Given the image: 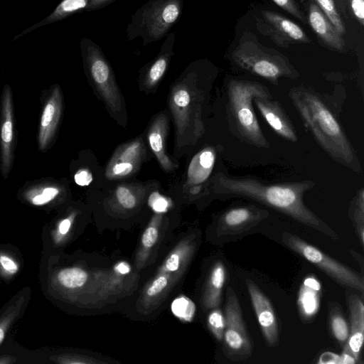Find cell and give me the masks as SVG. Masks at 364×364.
Masks as SVG:
<instances>
[{"label":"cell","mask_w":364,"mask_h":364,"mask_svg":"<svg viewBox=\"0 0 364 364\" xmlns=\"http://www.w3.org/2000/svg\"><path fill=\"white\" fill-rule=\"evenodd\" d=\"M141 272L132 262L83 256L55 270L50 278L53 294L82 314L123 311L140 287Z\"/></svg>","instance_id":"cell-1"},{"label":"cell","mask_w":364,"mask_h":364,"mask_svg":"<svg viewBox=\"0 0 364 364\" xmlns=\"http://www.w3.org/2000/svg\"><path fill=\"white\" fill-rule=\"evenodd\" d=\"M201 236L200 230L188 228L175 238L155 271L140 285L122 312L136 321L156 318L185 279L200 247Z\"/></svg>","instance_id":"cell-2"},{"label":"cell","mask_w":364,"mask_h":364,"mask_svg":"<svg viewBox=\"0 0 364 364\" xmlns=\"http://www.w3.org/2000/svg\"><path fill=\"white\" fill-rule=\"evenodd\" d=\"M315 185L311 180L269 183L252 176L219 173L213 180V190L221 197L245 198L260 203L332 239L338 240L337 234L304 203V193Z\"/></svg>","instance_id":"cell-3"},{"label":"cell","mask_w":364,"mask_h":364,"mask_svg":"<svg viewBox=\"0 0 364 364\" xmlns=\"http://www.w3.org/2000/svg\"><path fill=\"white\" fill-rule=\"evenodd\" d=\"M289 96L305 128L322 149L337 163L357 174L361 173L356 151L324 95L301 85L291 89Z\"/></svg>","instance_id":"cell-4"},{"label":"cell","mask_w":364,"mask_h":364,"mask_svg":"<svg viewBox=\"0 0 364 364\" xmlns=\"http://www.w3.org/2000/svg\"><path fill=\"white\" fill-rule=\"evenodd\" d=\"M208 68L202 60L191 63L171 87L168 104L178 149L194 144L205 132L202 107L213 78Z\"/></svg>","instance_id":"cell-5"},{"label":"cell","mask_w":364,"mask_h":364,"mask_svg":"<svg viewBox=\"0 0 364 364\" xmlns=\"http://www.w3.org/2000/svg\"><path fill=\"white\" fill-rule=\"evenodd\" d=\"M272 95L264 85L246 80L232 79L227 87V115L232 134L242 142L259 148L268 149L264 136L253 108L258 97Z\"/></svg>","instance_id":"cell-6"},{"label":"cell","mask_w":364,"mask_h":364,"mask_svg":"<svg viewBox=\"0 0 364 364\" xmlns=\"http://www.w3.org/2000/svg\"><path fill=\"white\" fill-rule=\"evenodd\" d=\"M232 58L240 68L276 85L282 77L296 79L299 75L285 55L260 44L257 37L247 31L240 37Z\"/></svg>","instance_id":"cell-7"},{"label":"cell","mask_w":364,"mask_h":364,"mask_svg":"<svg viewBox=\"0 0 364 364\" xmlns=\"http://www.w3.org/2000/svg\"><path fill=\"white\" fill-rule=\"evenodd\" d=\"M183 0H149L131 17L126 29L127 41L140 37L143 46L166 36L179 19Z\"/></svg>","instance_id":"cell-8"},{"label":"cell","mask_w":364,"mask_h":364,"mask_svg":"<svg viewBox=\"0 0 364 364\" xmlns=\"http://www.w3.org/2000/svg\"><path fill=\"white\" fill-rule=\"evenodd\" d=\"M80 48L85 74L95 90L115 114L124 111L122 97L113 70L95 42L88 38L80 41Z\"/></svg>","instance_id":"cell-9"},{"label":"cell","mask_w":364,"mask_h":364,"mask_svg":"<svg viewBox=\"0 0 364 364\" xmlns=\"http://www.w3.org/2000/svg\"><path fill=\"white\" fill-rule=\"evenodd\" d=\"M169 211L154 213L145 225L135 248L132 264L136 270L142 272L153 265L171 240L173 239L174 230L178 220Z\"/></svg>","instance_id":"cell-10"},{"label":"cell","mask_w":364,"mask_h":364,"mask_svg":"<svg viewBox=\"0 0 364 364\" xmlns=\"http://www.w3.org/2000/svg\"><path fill=\"white\" fill-rule=\"evenodd\" d=\"M282 240L289 249L320 269L335 282L363 294V276L296 235L284 232Z\"/></svg>","instance_id":"cell-11"},{"label":"cell","mask_w":364,"mask_h":364,"mask_svg":"<svg viewBox=\"0 0 364 364\" xmlns=\"http://www.w3.org/2000/svg\"><path fill=\"white\" fill-rule=\"evenodd\" d=\"M269 215V212L254 205L228 208L207 228L206 239L214 245L225 243L256 227Z\"/></svg>","instance_id":"cell-12"},{"label":"cell","mask_w":364,"mask_h":364,"mask_svg":"<svg viewBox=\"0 0 364 364\" xmlns=\"http://www.w3.org/2000/svg\"><path fill=\"white\" fill-rule=\"evenodd\" d=\"M225 329L223 338L224 350L232 360H242L252 353V342L244 322L240 302L231 287L226 290L224 309Z\"/></svg>","instance_id":"cell-13"},{"label":"cell","mask_w":364,"mask_h":364,"mask_svg":"<svg viewBox=\"0 0 364 364\" xmlns=\"http://www.w3.org/2000/svg\"><path fill=\"white\" fill-rule=\"evenodd\" d=\"M256 28L261 34L283 48L311 42L310 38L300 26L274 11H262L256 18Z\"/></svg>","instance_id":"cell-14"},{"label":"cell","mask_w":364,"mask_h":364,"mask_svg":"<svg viewBox=\"0 0 364 364\" xmlns=\"http://www.w3.org/2000/svg\"><path fill=\"white\" fill-rule=\"evenodd\" d=\"M146 146L139 137L119 146L113 154L105 170L110 180H119L134 174L145 158Z\"/></svg>","instance_id":"cell-15"},{"label":"cell","mask_w":364,"mask_h":364,"mask_svg":"<svg viewBox=\"0 0 364 364\" xmlns=\"http://www.w3.org/2000/svg\"><path fill=\"white\" fill-rule=\"evenodd\" d=\"M14 103L11 87L4 85L0 109V162L1 171L6 178L14 160Z\"/></svg>","instance_id":"cell-16"},{"label":"cell","mask_w":364,"mask_h":364,"mask_svg":"<svg viewBox=\"0 0 364 364\" xmlns=\"http://www.w3.org/2000/svg\"><path fill=\"white\" fill-rule=\"evenodd\" d=\"M207 267L198 291V301L203 312L220 307L228 275L225 265L220 259L213 261Z\"/></svg>","instance_id":"cell-17"},{"label":"cell","mask_w":364,"mask_h":364,"mask_svg":"<svg viewBox=\"0 0 364 364\" xmlns=\"http://www.w3.org/2000/svg\"><path fill=\"white\" fill-rule=\"evenodd\" d=\"M246 285L264 340L269 346L276 347L279 343V333L273 306L253 281L247 279Z\"/></svg>","instance_id":"cell-18"},{"label":"cell","mask_w":364,"mask_h":364,"mask_svg":"<svg viewBox=\"0 0 364 364\" xmlns=\"http://www.w3.org/2000/svg\"><path fill=\"white\" fill-rule=\"evenodd\" d=\"M253 102L276 134L289 141H297L295 127L277 100L268 95L256 97Z\"/></svg>","instance_id":"cell-19"},{"label":"cell","mask_w":364,"mask_h":364,"mask_svg":"<svg viewBox=\"0 0 364 364\" xmlns=\"http://www.w3.org/2000/svg\"><path fill=\"white\" fill-rule=\"evenodd\" d=\"M347 303L350 311V328L348 340L342 353L360 363L364 336V305L363 299L355 293L349 292Z\"/></svg>","instance_id":"cell-20"},{"label":"cell","mask_w":364,"mask_h":364,"mask_svg":"<svg viewBox=\"0 0 364 364\" xmlns=\"http://www.w3.org/2000/svg\"><path fill=\"white\" fill-rule=\"evenodd\" d=\"M175 41V32L168 33L157 55L141 70L140 84L145 90L155 88L163 78L174 55Z\"/></svg>","instance_id":"cell-21"},{"label":"cell","mask_w":364,"mask_h":364,"mask_svg":"<svg viewBox=\"0 0 364 364\" xmlns=\"http://www.w3.org/2000/svg\"><path fill=\"white\" fill-rule=\"evenodd\" d=\"M63 108V97L60 87L56 85L43 109L38 132V147L41 151L47 149L57 130Z\"/></svg>","instance_id":"cell-22"},{"label":"cell","mask_w":364,"mask_h":364,"mask_svg":"<svg viewBox=\"0 0 364 364\" xmlns=\"http://www.w3.org/2000/svg\"><path fill=\"white\" fill-rule=\"evenodd\" d=\"M169 121L168 116L161 112L154 118L147 132L149 145L161 168L167 172L173 171L177 168L166 149Z\"/></svg>","instance_id":"cell-23"},{"label":"cell","mask_w":364,"mask_h":364,"mask_svg":"<svg viewBox=\"0 0 364 364\" xmlns=\"http://www.w3.org/2000/svg\"><path fill=\"white\" fill-rule=\"evenodd\" d=\"M308 23L318 38L328 48L342 52L345 41L319 7L311 1L309 4Z\"/></svg>","instance_id":"cell-24"},{"label":"cell","mask_w":364,"mask_h":364,"mask_svg":"<svg viewBox=\"0 0 364 364\" xmlns=\"http://www.w3.org/2000/svg\"><path fill=\"white\" fill-rule=\"evenodd\" d=\"M90 0H62L55 9L46 17L38 23L24 29L12 40L15 41L19 38L42 26L62 21L76 13L85 11Z\"/></svg>","instance_id":"cell-25"},{"label":"cell","mask_w":364,"mask_h":364,"mask_svg":"<svg viewBox=\"0 0 364 364\" xmlns=\"http://www.w3.org/2000/svg\"><path fill=\"white\" fill-rule=\"evenodd\" d=\"M215 157V151L212 147L205 148L196 154L188 166L187 183L197 186L205 182L213 171Z\"/></svg>","instance_id":"cell-26"},{"label":"cell","mask_w":364,"mask_h":364,"mask_svg":"<svg viewBox=\"0 0 364 364\" xmlns=\"http://www.w3.org/2000/svg\"><path fill=\"white\" fill-rule=\"evenodd\" d=\"M319 291L320 284L315 278L309 277L304 280L298 300L299 309L303 318H311L317 313Z\"/></svg>","instance_id":"cell-27"},{"label":"cell","mask_w":364,"mask_h":364,"mask_svg":"<svg viewBox=\"0 0 364 364\" xmlns=\"http://www.w3.org/2000/svg\"><path fill=\"white\" fill-rule=\"evenodd\" d=\"M59 364H117L119 362L112 358L90 351H70L55 355L50 358Z\"/></svg>","instance_id":"cell-28"},{"label":"cell","mask_w":364,"mask_h":364,"mask_svg":"<svg viewBox=\"0 0 364 364\" xmlns=\"http://www.w3.org/2000/svg\"><path fill=\"white\" fill-rule=\"evenodd\" d=\"M27 299V294L22 292L0 315V346L4 342L8 331L22 314L26 306Z\"/></svg>","instance_id":"cell-29"},{"label":"cell","mask_w":364,"mask_h":364,"mask_svg":"<svg viewBox=\"0 0 364 364\" xmlns=\"http://www.w3.org/2000/svg\"><path fill=\"white\" fill-rule=\"evenodd\" d=\"M348 215L361 245L364 244V191L361 188L350 201Z\"/></svg>","instance_id":"cell-30"},{"label":"cell","mask_w":364,"mask_h":364,"mask_svg":"<svg viewBox=\"0 0 364 364\" xmlns=\"http://www.w3.org/2000/svg\"><path fill=\"white\" fill-rule=\"evenodd\" d=\"M328 321L332 334L344 346L349 336V326L336 304L329 308Z\"/></svg>","instance_id":"cell-31"},{"label":"cell","mask_w":364,"mask_h":364,"mask_svg":"<svg viewBox=\"0 0 364 364\" xmlns=\"http://www.w3.org/2000/svg\"><path fill=\"white\" fill-rule=\"evenodd\" d=\"M80 215V212L78 210H72L58 223L53 232V240L55 244L65 243L70 240L73 233H75L77 220Z\"/></svg>","instance_id":"cell-32"},{"label":"cell","mask_w":364,"mask_h":364,"mask_svg":"<svg viewBox=\"0 0 364 364\" xmlns=\"http://www.w3.org/2000/svg\"><path fill=\"white\" fill-rule=\"evenodd\" d=\"M173 314L179 319L190 322L196 314V304L186 296H180L174 299L171 303Z\"/></svg>","instance_id":"cell-33"},{"label":"cell","mask_w":364,"mask_h":364,"mask_svg":"<svg viewBox=\"0 0 364 364\" xmlns=\"http://www.w3.org/2000/svg\"><path fill=\"white\" fill-rule=\"evenodd\" d=\"M326 15L336 30L343 35L346 28L343 21L339 14L334 0H312Z\"/></svg>","instance_id":"cell-34"},{"label":"cell","mask_w":364,"mask_h":364,"mask_svg":"<svg viewBox=\"0 0 364 364\" xmlns=\"http://www.w3.org/2000/svg\"><path fill=\"white\" fill-rule=\"evenodd\" d=\"M207 324L215 339L221 342L225 329V316L219 307L208 311Z\"/></svg>","instance_id":"cell-35"},{"label":"cell","mask_w":364,"mask_h":364,"mask_svg":"<svg viewBox=\"0 0 364 364\" xmlns=\"http://www.w3.org/2000/svg\"><path fill=\"white\" fill-rule=\"evenodd\" d=\"M60 191L58 187L46 186L31 193L28 200L34 205H43L54 200L59 195Z\"/></svg>","instance_id":"cell-36"},{"label":"cell","mask_w":364,"mask_h":364,"mask_svg":"<svg viewBox=\"0 0 364 364\" xmlns=\"http://www.w3.org/2000/svg\"><path fill=\"white\" fill-rule=\"evenodd\" d=\"M278 6L306 24L307 18L295 0H272Z\"/></svg>","instance_id":"cell-37"},{"label":"cell","mask_w":364,"mask_h":364,"mask_svg":"<svg viewBox=\"0 0 364 364\" xmlns=\"http://www.w3.org/2000/svg\"><path fill=\"white\" fill-rule=\"evenodd\" d=\"M19 269L17 262L10 255L0 252V271L6 276L16 274Z\"/></svg>","instance_id":"cell-38"},{"label":"cell","mask_w":364,"mask_h":364,"mask_svg":"<svg viewBox=\"0 0 364 364\" xmlns=\"http://www.w3.org/2000/svg\"><path fill=\"white\" fill-rule=\"evenodd\" d=\"M149 205L154 212L166 213L171 208V204L168 199L155 193L150 196Z\"/></svg>","instance_id":"cell-39"},{"label":"cell","mask_w":364,"mask_h":364,"mask_svg":"<svg viewBox=\"0 0 364 364\" xmlns=\"http://www.w3.org/2000/svg\"><path fill=\"white\" fill-rule=\"evenodd\" d=\"M351 11L358 21V23L364 26V0H348Z\"/></svg>","instance_id":"cell-40"},{"label":"cell","mask_w":364,"mask_h":364,"mask_svg":"<svg viewBox=\"0 0 364 364\" xmlns=\"http://www.w3.org/2000/svg\"><path fill=\"white\" fill-rule=\"evenodd\" d=\"M74 178L77 185L87 186L92 181V176L87 170L80 169L75 174Z\"/></svg>","instance_id":"cell-41"},{"label":"cell","mask_w":364,"mask_h":364,"mask_svg":"<svg viewBox=\"0 0 364 364\" xmlns=\"http://www.w3.org/2000/svg\"><path fill=\"white\" fill-rule=\"evenodd\" d=\"M116 0H90L85 11H92L104 8Z\"/></svg>","instance_id":"cell-42"},{"label":"cell","mask_w":364,"mask_h":364,"mask_svg":"<svg viewBox=\"0 0 364 364\" xmlns=\"http://www.w3.org/2000/svg\"><path fill=\"white\" fill-rule=\"evenodd\" d=\"M320 363H341L342 356L333 353L331 352H326L321 355L320 357Z\"/></svg>","instance_id":"cell-43"},{"label":"cell","mask_w":364,"mask_h":364,"mask_svg":"<svg viewBox=\"0 0 364 364\" xmlns=\"http://www.w3.org/2000/svg\"><path fill=\"white\" fill-rule=\"evenodd\" d=\"M16 360V358L11 355H2L0 357V364H11Z\"/></svg>","instance_id":"cell-44"},{"label":"cell","mask_w":364,"mask_h":364,"mask_svg":"<svg viewBox=\"0 0 364 364\" xmlns=\"http://www.w3.org/2000/svg\"><path fill=\"white\" fill-rule=\"evenodd\" d=\"M336 6L343 12H346V4H348V0H336Z\"/></svg>","instance_id":"cell-45"}]
</instances>
